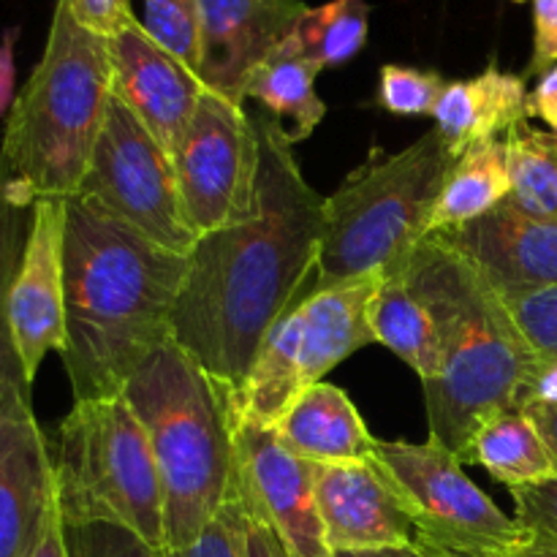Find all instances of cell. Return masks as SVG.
<instances>
[{"label":"cell","mask_w":557,"mask_h":557,"mask_svg":"<svg viewBox=\"0 0 557 557\" xmlns=\"http://www.w3.org/2000/svg\"><path fill=\"white\" fill-rule=\"evenodd\" d=\"M272 430L292 455L319 466L370 462L379 444L351 397L326 381L305 389Z\"/></svg>","instance_id":"19"},{"label":"cell","mask_w":557,"mask_h":557,"mask_svg":"<svg viewBox=\"0 0 557 557\" xmlns=\"http://www.w3.org/2000/svg\"><path fill=\"white\" fill-rule=\"evenodd\" d=\"M52 462L65 525L107 522L166 549L161 473L125 395L74 403L58 428Z\"/></svg>","instance_id":"7"},{"label":"cell","mask_w":557,"mask_h":557,"mask_svg":"<svg viewBox=\"0 0 557 557\" xmlns=\"http://www.w3.org/2000/svg\"><path fill=\"white\" fill-rule=\"evenodd\" d=\"M528 117L542 120L549 134L557 136V65L539 76L536 87L528 96Z\"/></svg>","instance_id":"37"},{"label":"cell","mask_w":557,"mask_h":557,"mask_svg":"<svg viewBox=\"0 0 557 557\" xmlns=\"http://www.w3.org/2000/svg\"><path fill=\"white\" fill-rule=\"evenodd\" d=\"M528 85L522 76L487 65L471 79L446 82L433 114L438 136L451 156L479 141L504 139L511 128L528 123Z\"/></svg>","instance_id":"20"},{"label":"cell","mask_w":557,"mask_h":557,"mask_svg":"<svg viewBox=\"0 0 557 557\" xmlns=\"http://www.w3.org/2000/svg\"><path fill=\"white\" fill-rule=\"evenodd\" d=\"M156 455L163 487V542L183 549L237 498L234 389L169 341L125 384Z\"/></svg>","instance_id":"5"},{"label":"cell","mask_w":557,"mask_h":557,"mask_svg":"<svg viewBox=\"0 0 557 557\" xmlns=\"http://www.w3.org/2000/svg\"><path fill=\"white\" fill-rule=\"evenodd\" d=\"M237 468L245 511L264 520L292 557H335L315 504L313 462L292 455L275 430L237 422Z\"/></svg>","instance_id":"14"},{"label":"cell","mask_w":557,"mask_h":557,"mask_svg":"<svg viewBox=\"0 0 557 557\" xmlns=\"http://www.w3.org/2000/svg\"><path fill=\"white\" fill-rule=\"evenodd\" d=\"M27 223L30 218H25V210L0 196V373L16 362L9 326V292L27 237Z\"/></svg>","instance_id":"29"},{"label":"cell","mask_w":557,"mask_h":557,"mask_svg":"<svg viewBox=\"0 0 557 557\" xmlns=\"http://www.w3.org/2000/svg\"><path fill=\"white\" fill-rule=\"evenodd\" d=\"M30 557H71L69 536H65V520L58 504V493H54V500L49 504L41 533H38V542L36 547H33Z\"/></svg>","instance_id":"36"},{"label":"cell","mask_w":557,"mask_h":557,"mask_svg":"<svg viewBox=\"0 0 557 557\" xmlns=\"http://www.w3.org/2000/svg\"><path fill=\"white\" fill-rule=\"evenodd\" d=\"M533 403H557V359H539L522 386L517 411L533 406Z\"/></svg>","instance_id":"38"},{"label":"cell","mask_w":557,"mask_h":557,"mask_svg":"<svg viewBox=\"0 0 557 557\" xmlns=\"http://www.w3.org/2000/svg\"><path fill=\"white\" fill-rule=\"evenodd\" d=\"M373 466L400 498L413 542L428 553L511 557L531 544V528L498 509L466 476L462 462L435 441H379Z\"/></svg>","instance_id":"9"},{"label":"cell","mask_w":557,"mask_h":557,"mask_svg":"<svg viewBox=\"0 0 557 557\" xmlns=\"http://www.w3.org/2000/svg\"><path fill=\"white\" fill-rule=\"evenodd\" d=\"M71 557H163L145 539L128 528L92 522V525H65Z\"/></svg>","instance_id":"32"},{"label":"cell","mask_w":557,"mask_h":557,"mask_svg":"<svg viewBox=\"0 0 557 557\" xmlns=\"http://www.w3.org/2000/svg\"><path fill=\"white\" fill-rule=\"evenodd\" d=\"M65 199H41L30 223L9 292V326L16 362L27 384L47 354L65 348Z\"/></svg>","instance_id":"13"},{"label":"cell","mask_w":557,"mask_h":557,"mask_svg":"<svg viewBox=\"0 0 557 557\" xmlns=\"http://www.w3.org/2000/svg\"><path fill=\"white\" fill-rule=\"evenodd\" d=\"M504 302L533 354L539 359H557V286Z\"/></svg>","instance_id":"31"},{"label":"cell","mask_w":557,"mask_h":557,"mask_svg":"<svg viewBox=\"0 0 557 557\" xmlns=\"http://www.w3.org/2000/svg\"><path fill=\"white\" fill-rule=\"evenodd\" d=\"M65 348L74 403L123 395L136 370L174 341L188 256L141 237L85 196L65 199Z\"/></svg>","instance_id":"2"},{"label":"cell","mask_w":557,"mask_h":557,"mask_svg":"<svg viewBox=\"0 0 557 557\" xmlns=\"http://www.w3.org/2000/svg\"><path fill=\"white\" fill-rule=\"evenodd\" d=\"M253 123L261 147L253 215L199 239L172 319L174 341L232 389L267 332L308 292L324 215V196L305 180L281 125L267 114Z\"/></svg>","instance_id":"1"},{"label":"cell","mask_w":557,"mask_h":557,"mask_svg":"<svg viewBox=\"0 0 557 557\" xmlns=\"http://www.w3.org/2000/svg\"><path fill=\"white\" fill-rule=\"evenodd\" d=\"M384 272L315 288L275 321L250 373L234 389L237 422L275 428L288 406L359 348L375 343L368 308Z\"/></svg>","instance_id":"8"},{"label":"cell","mask_w":557,"mask_h":557,"mask_svg":"<svg viewBox=\"0 0 557 557\" xmlns=\"http://www.w3.org/2000/svg\"><path fill=\"white\" fill-rule=\"evenodd\" d=\"M335 557H433L428 549L419 547L417 542L408 547H384V549H364V553H335Z\"/></svg>","instance_id":"42"},{"label":"cell","mask_w":557,"mask_h":557,"mask_svg":"<svg viewBox=\"0 0 557 557\" xmlns=\"http://www.w3.org/2000/svg\"><path fill=\"white\" fill-rule=\"evenodd\" d=\"M163 557H248V511L243 500H228L194 544Z\"/></svg>","instance_id":"30"},{"label":"cell","mask_w":557,"mask_h":557,"mask_svg":"<svg viewBox=\"0 0 557 557\" xmlns=\"http://www.w3.org/2000/svg\"><path fill=\"white\" fill-rule=\"evenodd\" d=\"M460 462L484 468L509 490L557 479L553 455L525 411H506L490 419L476 430Z\"/></svg>","instance_id":"24"},{"label":"cell","mask_w":557,"mask_h":557,"mask_svg":"<svg viewBox=\"0 0 557 557\" xmlns=\"http://www.w3.org/2000/svg\"><path fill=\"white\" fill-rule=\"evenodd\" d=\"M397 272L430 308L444 348L438 381L424 386L430 441L460 460L479 428L517 411L539 357L495 288L438 237L422 239Z\"/></svg>","instance_id":"3"},{"label":"cell","mask_w":557,"mask_h":557,"mask_svg":"<svg viewBox=\"0 0 557 557\" xmlns=\"http://www.w3.org/2000/svg\"><path fill=\"white\" fill-rule=\"evenodd\" d=\"M321 525L332 553L408 547L413 525L384 473L370 462H313Z\"/></svg>","instance_id":"18"},{"label":"cell","mask_w":557,"mask_h":557,"mask_svg":"<svg viewBox=\"0 0 557 557\" xmlns=\"http://www.w3.org/2000/svg\"><path fill=\"white\" fill-rule=\"evenodd\" d=\"M112 63V96L150 131L174 161L196 107L207 92L190 65L156 41L139 20L107 41Z\"/></svg>","instance_id":"15"},{"label":"cell","mask_w":557,"mask_h":557,"mask_svg":"<svg viewBox=\"0 0 557 557\" xmlns=\"http://www.w3.org/2000/svg\"><path fill=\"white\" fill-rule=\"evenodd\" d=\"M368 324L375 343L400 357L419 375L422 386L438 381L444 370L438 324L400 272L381 277L379 292L370 299Z\"/></svg>","instance_id":"21"},{"label":"cell","mask_w":557,"mask_h":557,"mask_svg":"<svg viewBox=\"0 0 557 557\" xmlns=\"http://www.w3.org/2000/svg\"><path fill=\"white\" fill-rule=\"evenodd\" d=\"M509 147V205L533 221L557 226V136L520 123L504 136Z\"/></svg>","instance_id":"25"},{"label":"cell","mask_w":557,"mask_h":557,"mask_svg":"<svg viewBox=\"0 0 557 557\" xmlns=\"http://www.w3.org/2000/svg\"><path fill=\"white\" fill-rule=\"evenodd\" d=\"M172 253L190 256L199 234L185 215L174 161L117 96L92 150L79 194Z\"/></svg>","instance_id":"10"},{"label":"cell","mask_w":557,"mask_h":557,"mask_svg":"<svg viewBox=\"0 0 557 557\" xmlns=\"http://www.w3.org/2000/svg\"><path fill=\"white\" fill-rule=\"evenodd\" d=\"M321 69L308 58L294 52L286 41L253 71L245 101L253 98L264 107L267 117L281 125L288 145L308 139L321 120L326 117V103L315 92V76Z\"/></svg>","instance_id":"22"},{"label":"cell","mask_w":557,"mask_h":557,"mask_svg":"<svg viewBox=\"0 0 557 557\" xmlns=\"http://www.w3.org/2000/svg\"><path fill=\"white\" fill-rule=\"evenodd\" d=\"M261 147L239 103L207 90L174 156L185 215L199 237L253 215Z\"/></svg>","instance_id":"11"},{"label":"cell","mask_w":557,"mask_h":557,"mask_svg":"<svg viewBox=\"0 0 557 557\" xmlns=\"http://www.w3.org/2000/svg\"><path fill=\"white\" fill-rule=\"evenodd\" d=\"M515 517L533 533H542L557 542V479L525 487H511Z\"/></svg>","instance_id":"33"},{"label":"cell","mask_w":557,"mask_h":557,"mask_svg":"<svg viewBox=\"0 0 557 557\" xmlns=\"http://www.w3.org/2000/svg\"><path fill=\"white\" fill-rule=\"evenodd\" d=\"M368 33L370 5L364 0H330L305 11L286 44L324 71L357 58Z\"/></svg>","instance_id":"26"},{"label":"cell","mask_w":557,"mask_h":557,"mask_svg":"<svg viewBox=\"0 0 557 557\" xmlns=\"http://www.w3.org/2000/svg\"><path fill=\"white\" fill-rule=\"evenodd\" d=\"M511 194L506 139L479 141L455 158L430 215V234L462 226L504 205Z\"/></svg>","instance_id":"23"},{"label":"cell","mask_w":557,"mask_h":557,"mask_svg":"<svg viewBox=\"0 0 557 557\" xmlns=\"http://www.w3.org/2000/svg\"><path fill=\"white\" fill-rule=\"evenodd\" d=\"M517 3H525V0H517Z\"/></svg>","instance_id":"45"},{"label":"cell","mask_w":557,"mask_h":557,"mask_svg":"<svg viewBox=\"0 0 557 557\" xmlns=\"http://www.w3.org/2000/svg\"><path fill=\"white\" fill-rule=\"evenodd\" d=\"M65 5L85 30L107 41L136 20L131 0H65Z\"/></svg>","instance_id":"34"},{"label":"cell","mask_w":557,"mask_h":557,"mask_svg":"<svg viewBox=\"0 0 557 557\" xmlns=\"http://www.w3.org/2000/svg\"><path fill=\"white\" fill-rule=\"evenodd\" d=\"M16 41H20V27H9V30L0 36V117L9 112L11 98H14Z\"/></svg>","instance_id":"39"},{"label":"cell","mask_w":557,"mask_h":557,"mask_svg":"<svg viewBox=\"0 0 557 557\" xmlns=\"http://www.w3.org/2000/svg\"><path fill=\"white\" fill-rule=\"evenodd\" d=\"M433 557H468V555H449V553H430Z\"/></svg>","instance_id":"44"},{"label":"cell","mask_w":557,"mask_h":557,"mask_svg":"<svg viewBox=\"0 0 557 557\" xmlns=\"http://www.w3.org/2000/svg\"><path fill=\"white\" fill-rule=\"evenodd\" d=\"M446 79L438 71L411 69V65H384L379 71V92L375 101L381 109L397 117H424L433 114Z\"/></svg>","instance_id":"27"},{"label":"cell","mask_w":557,"mask_h":557,"mask_svg":"<svg viewBox=\"0 0 557 557\" xmlns=\"http://www.w3.org/2000/svg\"><path fill=\"white\" fill-rule=\"evenodd\" d=\"M451 163L455 156L438 131H428L400 152H375L354 169L324 199L319 261L308 292L400 270L428 239L430 215Z\"/></svg>","instance_id":"6"},{"label":"cell","mask_w":557,"mask_h":557,"mask_svg":"<svg viewBox=\"0 0 557 557\" xmlns=\"http://www.w3.org/2000/svg\"><path fill=\"white\" fill-rule=\"evenodd\" d=\"M141 25L161 47L196 71L199 65V3L196 0H141Z\"/></svg>","instance_id":"28"},{"label":"cell","mask_w":557,"mask_h":557,"mask_svg":"<svg viewBox=\"0 0 557 557\" xmlns=\"http://www.w3.org/2000/svg\"><path fill=\"white\" fill-rule=\"evenodd\" d=\"M199 3V65L207 90L245 103L253 71L292 36L310 9L302 0H196Z\"/></svg>","instance_id":"16"},{"label":"cell","mask_w":557,"mask_h":557,"mask_svg":"<svg viewBox=\"0 0 557 557\" xmlns=\"http://www.w3.org/2000/svg\"><path fill=\"white\" fill-rule=\"evenodd\" d=\"M511 557H557V542L549 536H542V533H533L531 544Z\"/></svg>","instance_id":"43"},{"label":"cell","mask_w":557,"mask_h":557,"mask_svg":"<svg viewBox=\"0 0 557 557\" xmlns=\"http://www.w3.org/2000/svg\"><path fill=\"white\" fill-rule=\"evenodd\" d=\"M109 98L107 38L85 30L58 0L41 60L11 103L0 145V196L30 210L41 199L79 194Z\"/></svg>","instance_id":"4"},{"label":"cell","mask_w":557,"mask_h":557,"mask_svg":"<svg viewBox=\"0 0 557 557\" xmlns=\"http://www.w3.org/2000/svg\"><path fill=\"white\" fill-rule=\"evenodd\" d=\"M557 65V0H533V54L528 74Z\"/></svg>","instance_id":"35"},{"label":"cell","mask_w":557,"mask_h":557,"mask_svg":"<svg viewBox=\"0 0 557 557\" xmlns=\"http://www.w3.org/2000/svg\"><path fill=\"white\" fill-rule=\"evenodd\" d=\"M248 557H292V553L264 520L248 515Z\"/></svg>","instance_id":"40"},{"label":"cell","mask_w":557,"mask_h":557,"mask_svg":"<svg viewBox=\"0 0 557 557\" xmlns=\"http://www.w3.org/2000/svg\"><path fill=\"white\" fill-rule=\"evenodd\" d=\"M430 237L457 250L500 299L557 286V226L522 215L509 201Z\"/></svg>","instance_id":"17"},{"label":"cell","mask_w":557,"mask_h":557,"mask_svg":"<svg viewBox=\"0 0 557 557\" xmlns=\"http://www.w3.org/2000/svg\"><path fill=\"white\" fill-rule=\"evenodd\" d=\"M20 362L0 373V557H30L54 500V462Z\"/></svg>","instance_id":"12"},{"label":"cell","mask_w":557,"mask_h":557,"mask_svg":"<svg viewBox=\"0 0 557 557\" xmlns=\"http://www.w3.org/2000/svg\"><path fill=\"white\" fill-rule=\"evenodd\" d=\"M522 411H525L528 417L533 419V424H536L539 435H542L549 455H553L557 471V403H533V406L522 408Z\"/></svg>","instance_id":"41"}]
</instances>
